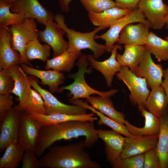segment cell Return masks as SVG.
I'll return each mask as SVG.
<instances>
[{
	"mask_svg": "<svg viewBox=\"0 0 168 168\" xmlns=\"http://www.w3.org/2000/svg\"><path fill=\"white\" fill-rule=\"evenodd\" d=\"M84 136L86 147H92L98 138L94 122L72 120L54 125L44 126L40 129L35 150L37 156L41 157L45 151L56 142Z\"/></svg>",
	"mask_w": 168,
	"mask_h": 168,
	"instance_id": "obj_1",
	"label": "cell"
},
{
	"mask_svg": "<svg viewBox=\"0 0 168 168\" xmlns=\"http://www.w3.org/2000/svg\"><path fill=\"white\" fill-rule=\"evenodd\" d=\"M84 141L63 146H54L39 160L40 168H100L85 150Z\"/></svg>",
	"mask_w": 168,
	"mask_h": 168,
	"instance_id": "obj_2",
	"label": "cell"
},
{
	"mask_svg": "<svg viewBox=\"0 0 168 168\" xmlns=\"http://www.w3.org/2000/svg\"><path fill=\"white\" fill-rule=\"evenodd\" d=\"M64 18L62 14L55 15L54 20L58 26L64 31L68 40L67 50L73 53H82L83 49H88L93 53L96 59H97L106 51L105 45L99 44L95 40L96 34L99 31L105 29L101 26H98L93 31L87 33H82L69 28L65 23Z\"/></svg>",
	"mask_w": 168,
	"mask_h": 168,
	"instance_id": "obj_3",
	"label": "cell"
},
{
	"mask_svg": "<svg viewBox=\"0 0 168 168\" xmlns=\"http://www.w3.org/2000/svg\"><path fill=\"white\" fill-rule=\"evenodd\" d=\"M89 65L86 55L82 54L76 64L78 68L77 72L67 76L68 77L74 79V82L69 85L60 87L58 92H61L64 90H69L70 91V94L72 95V96L68 100L82 98L86 99L91 95L95 94L102 96L110 97L116 93L118 91L116 89L100 91L95 90L87 84L85 80V73L91 74L92 72V67L87 68Z\"/></svg>",
	"mask_w": 168,
	"mask_h": 168,
	"instance_id": "obj_4",
	"label": "cell"
},
{
	"mask_svg": "<svg viewBox=\"0 0 168 168\" xmlns=\"http://www.w3.org/2000/svg\"><path fill=\"white\" fill-rule=\"evenodd\" d=\"M9 29L12 35V47L20 54L21 64L29 65L32 67L31 64L26 58L25 49L28 42L38 38L39 31L37 29L35 19L33 18H26L23 22L12 25Z\"/></svg>",
	"mask_w": 168,
	"mask_h": 168,
	"instance_id": "obj_5",
	"label": "cell"
},
{
	"mask_svg": "<svg viewBox=\"0 0 168 168\" xmlns=\"http://www.w3.org/2000/svg\"><path fill=\"white\" fill-rule=\"evenodd\" d=\"M116 75L129 90L130 94L129 98L131 104L145 107V103L150 92L147 87L146 79L136 76L127 66H121Z\"/></svg>",
	"mask_w": 168,
	"mask_h": 168,
	"instance_id": "obj_6",
	"label": "cell"
},
{
	"mask_svg": "<svg viewBox=\"0 0 168 168\" xmlns=\"http://www.w3.org/2000/svg\"><path fill=\"white\" fill-rule=\"evenodd\" d=\"M135 22L144 23L150 27V25L141 11L137 8L128 14L116 20L106 32L100 35H95V39H101L105 41V50L110 53L114 44L117 42L120 33L127 25Z\"/></svg>",
	"mask_w": 168,
	"mask_h": 168,
	"instance_id": "obj_7",
	"label": "cell"
},
{
	"mask_svg": "<svg viewBox=\"0 0 168 168\" xmlns=\"http://www.w3.org/2000/svg\"><path fill=\"white\" fill-rule=\"evenodd\" d=\"M28 78L31 86L40 94L43 99L46 107V115L56 114L80 115L86 114V108L79 105H70L62 103L51 92L42 88L35 79L31 77Z\"/></svg>",
	"mask_w": 168,
	"mask_h": 168,
	"instance_id": "obj_8",
	"label": "cell"
},
{
	"mask_svg": "<svg viewBox=\"0 0 168 168\" xmlns=\"http://www.w3.org/2000/svg\"><path fill=\"white\" fill-rule=\"evenodd\" d=\"M11 12L20 13L25 18H33L45 25L49 21L54 20L53 13L44 7L38 0H16L12 4Z\"/></svg>",
	"mask_w": 168,
	"mask_h": 168,
	"instance_id": "obj_9",
	"label": "cell"
},
{
	"mask_svg": "<svg viewBox=\"0 0 168 168\" xmlns=\"http://www.w3.org/2000/svg\"><path fill=\"white\" fill-rule=\"evenodd\" d=\"M137 8L149 23L150 28L158 30L165 26L168 5L163 0H140Z\"/></svg>",
	"mask_w": 168,
	"mask_h": 168,
	"instance_id": "obj_10",
	"label": "cell"
},
{
	"mask_svg": "<svg viewBox=\"0 0 168 168\" xmlns=\"http://www.w3.org/2000/svg\"><path fill=\"white\" fill-rule=\"evenodd\" d=\"M41 127L39 122L29 114L21 111L18 133V142L25 151L35 152L40 131Z\"/></svg>",
	"mask_w": 168,
	"mask_h": 168,
	"instance_id": "obj_11",
	"label": "cell"
},
{
	"mask_svg": "<svg viewBox=\"0 0 168 168\" xmlns=\"http://www.w3.org/2000/svg\"><path fill=\"white\" fill-rule=\"evenodd\" d=\"M21 111L16 106L5 114L0 122V152L13 141L18 140Z\"/></svg>",
	"mask_w": 168,
	"mask_h": 168,
	"instance_id": "obj_12",
	"label": "cell"
},
{
	"mask_svg": "<svg viewBox=\"0 0 168 168\" xmlns=\"http://www.w3.org/2000/svg\"><path fill=\"white\" fill-rule=\"evenodd\" d=\"M45 26L43 30L39 31L38 39L52 48L53 58L58 56L67 51L68 47V42L63 38L66 33L54 21H49Z\"/></svg>",
	"mask_w": 168,
	"mask_h": 168,
	"instance_id": "obj_13",
	"label": "cell"
},
{
	"mask_svg": "<svg viewBox=\"0 0 168 168\" xmlns=\"http://www.w3.org/2000/svg\"><path fill=\"white\" fill-rule=\"evenodd\" d=\"M151 54L146 47L143 57L134 73L138 77L145 78L152 89L161 85L164 69L161 64H156L153 62Z\"/></svg>",
	"mask_w": 168,
	"mask_h": 168,
	"instance_id": "obj_14",
	"label": "cell"
},
{
	"mask_svg": "<svg viewBox=\"0 0 168 168\" xmlns=\"http://www.w3.org/2000/svg\"><path fill=\"white\" fill-rule=\"evenodd\" d=\"M98 138L104 142L106 159L112 166L120 158L123 149L125 138L113 130L96 129Z\"/></svg>",
	"mask_w": 168,
	"mask_h": 168,
	"instance_id": "obj_15",
	"label": "cell"
},
{
	"mask_svg": "<svg viewBox=\"0 0 168 168\" xmlns=\"http://www.w3.org/2000/svg\"><path fill=\"white\" fill-rule=\"evenodd\" d=\"M159 134L125 137L123 149L120 158L122 159L144 154L156 147Z\"/></svg>",
	"mask_w": 168,
	"mask_h": 168,
	"instance_id": "obj_16",
	"label": "cell"
},
{
	"mask_svg": "<svg viewBox=\"0 0 168 168\" xmlns=\"http://www.w3.org/2000/svg\"><path fill=\"white\" fill-rule=\"evenodd\" d=\"M122 47L119 44H114L111 51V55L108 58L103 61H98L93 55L88 54L86 58L92 68L101 73L104 77L108 87H112L114 75L120 70L121 65L116 58L117 50H122Z\"/></svg>",
	"mask_w": 168,
	"mask_h": 168,
	"instance_id": "obj_17",
	"label": "cell"
},
{
	"mask_svg": "<svg viewBox=\"0 0 168 168\" xmlns=\"http://www.w3.org/2000/svg\"><path fill=\"white\" fill-rule=\"evenodd\" d=\"M12 33L8 27L0 29V70L21 64V57L11 44Z\"/></svg>",
	"mask_w": 168,
	"mask_h": 168,
	"instance_id": "obj_18",
	"label": "cell"
},
{
	"mask_svg": "<svg viewBox=\"0 0 168 168\" xmlns=\"http://www.w3.org/2000/svg\"><path fill=\"white\" fill-rule=\"evenodd\" d=\"M130 24L121 31L117 43L118 44H133L145 45L149 33L150 26L143 23Z\"/></svg>",
	"mask_w": 168,
	"mask_h": 168,
	"instance_id": "obj_19",
	"label": "cell"
},
{
	"mask_svg": "<svg viewBox=\"0 0 168 168\" xmlns=\"http://www.w3.org/2000/svg\"><path fill=\"white\" fill-rule=\"evenodd\" d=\"M21 67L26 74L35 76L41 80V84L48 86L50 91L58 92L59 86L64 83L65 77L62 72L55 70H42L37 69L24 64Z\"/></svg>",
	"mask_w": 168,
	"mask_h": 168,
	"instance_id": "obj_20",
	"label": "cell"
},
{
	"mask_svg": "<svg viewBox=\"0 0 168 168\" xmlns=\"http://www.w3.org/2000/svg\"><path fill=\"white\" fill-rule=\"evenodd\" d=\"M142 116L145 119L144 126L142 128L135 127L125 120L124 124L129 132L135 137L159 134L161 125L160 118L147 111L145 107L138 106Z\"/></svg>",
	"mask_w": 168,
	"mask_h": 168,
	"instance_id": "obj_21",
	"label": "cell"
},
{
	"mask_svg": "<svg viewBox=\"0 0 168 168\" xmlns=\"http://www.w3.org/2000/svg\"><path fill=\"white\" fill-rule=\"evenodd\" d=\"M95 114L93 112L89 114L80 115H70L64 114L46 115L32 113L29 114L37 120L42 127L44 126L54 125L72 120L94 122L98 119L97 117H95Z\"/></svg>",
	"mask_w": 168,
	"mask_h": 168,
	"instance_id": "obj_22",
	"label": "cell"
},
{
	"mask_svg": "<svg viewBox=\"0 0 168 168\" xmlns=\"http://www.w3.org/2000/svg\"><path fill=\"white\" fill-rule=\"evenodd\" d=\"M168 97L161 86L152 89L145 104L146 109L160 118L167 113Z\"/></svg>",
	"mask_w": 168,
	"mask_h": 168,
	"instance_id": "obj_23",
	"label": "cell"
},
{
	"mask_svg": "<svg viewBox=\"0 0 168 168\" xmlns=\"http://www.w3.org/2000/svg\"><path fill=\"white\" fill-rule=\"evenodd\" d=\"M124 53H117L116 58L121 66H127L135 73L144 55L145 45L126 44L124 46Z\"/></svg>",
	"mask_w": 168,
	"mask_h": 168,
	"instance_id": "obj_24",
	"label": "cell"
},
{
	"mask_svg": "<svg viewBox=\"0 0 168 168\" xmlns=\"http://www.w3.org/2000/svg\"><path fill=\"white\" fill-rule=\"evenodd\" d=\"M132 10L121 9L115 7L101 13L89 12L88 16L93 25L106 28H110L116 20L129 13Z\"/></svg>",
	"mask_w": 168,
	"mask_h": 168,
	"instance_id": "obj_25",
	"label": "cell"
},
{
	"mask_svg": "<svg viewBox=\"0 0 168 168\" xmlns=\"http://www.w3.org/2000/svg\"><path fill=\"white\" fill-rule=\"evenodd\" d=\"M7 71L14 82V87L11 93L18 96L19 102H22L26 98L31 86L28 77L18 65L11 66Z\"/></svg>",
	"mask_w": 168,
	"mask_h": 168,
	"instance_id": "obj_26",
	"label": "cell"
},
{
	"mask_svg": "<svg viewBox=\"0 0 168 168\" xmlns=\"http://www.w3.org/2000/svg\"><path fill=\"white\" fill-rule=\"evenodd\" d=\"M86 100L96 109L115 121L124 124L125 115L122 113L118 111L115 109L113 102L110 97L100 96H90L86 99Z\"/></svg>",
	"mask_w": 168,
	"mask_h": 168,
	"instance_id": "obj_27",
	"label": "cell"
},
{
	"mask_svg": "<svg viewBox=\"0 0 168 168\" xmlns=\"http://www.w3.org/2000/svg\"><path fill=\"white\" fill-rule=\"evenodd\" d=\"M68 100L70 103L74 105L81 106L96 114L100 118L97 122L98 125L105 124L110 128L112 130L124 135L126 137H136L129 132L124 124L120 123L110 117L106 116L101 112L96 110L92 106L88 105L87 102L83 101L79 99Z\"/></svg>",
	"mask_w": 168,
	"mask_h": 168,
	"instance_id": "obj_28",
	"label": "cell"
},
{
	"mask_svg": "<svg viewBox=\"0 0 168 168\" xmlns=\"http://www.w3.org/2000/svg\"><path fill=\"white\" fill-rule=\"evenodd\" d=\"M16 106L21 111L29 114L35 113L46 114L45 105L42 96L37 91L31 87L25 99L19 102Z\"/></svg>",
	"mask_w": 168,
	"mask_h": 168,
	"instance_id": "obj_29",
	"label": "cell"
},
{
	"mask_svg": "<svg viewBox=\"0 0 168 168\" xmlns=\"http://www.w3.org/2000/svg\"><path fill=\"white\" fill-rule=\"evenodd\" d=\"M160 118V128L156 149L160 161V168H168V114Z\"/></svg>",
	"mask_w": 168,
	"mask_h": 168,
	"instance_id": "obj_30",
	"label": "cell"
},
{
	"mask_svg": "<svg viewBox=\"0 0 168 168\" xmlns=\"http://www.w3.org/2000/svg\"><path fill=\"white\" fill-rule=\"evenodd\" d=\"M82 54L67 50L58 56L47 59L45 68L46 70L52 69L61 72H69L73 68L75 60Z\"/></svg>",
	"mask_w": 168,
	"mask_h": 168,
	"instance_id": "obj_31",
	"label": "cell"
},
{
	"mask_svg": "<svg viewBox=\"0 0 168 168\" xmlns=\"http://www.w3.org/2000/svg\"><path fill=\"white\" fill-rule=\"evenodd\" d=\"M25 150L18 140L13 141L5 149L0 158V168H16L22 161Z\"/></svg>",
	"mask_w": 168,
	"mask_h": 168,
	"instance_id": "obj_32",
	"label": "cell"
},
{
	"mask_svg": "<svg viewBox=\"0 0 168 168\" xmlns=\"http://www.w3.org/2000/svg\"><path fill=\"white\" fill-rule=\"evenodd\" d=\"M145 46L158 61L168 60V41L163 39L150 31Z\"/></svg>",
	"mask_w": 168,
	"mask_h": 168,
	"instance_id": "obj_33",
	"label": "cell"
},
{
	"mask_svg": "<svg viewBox=\"0 0 168 168\" xmlns=\"http://www.w3.org/2000/svg\"><path fill=\"white\" fill-rule=\"evenodd\" d=\"M51 47L46 43L42 44L38 38L28 42L25 49V55L29 61L35 59L46 62L50 54Z\"/></svg>",
	"mask_w": 168,
	"mask_h": 168,
	"instance_id": "obj_34",
	"label": "cell"
},
{
	"mask_svg": "<svg viewBox=\"0 0 168 168\" xmlns=\"http://www.w3.org/2000/svg\"><path fill=\"white\" fill-rule=\"evenodd\" d=\"M12 4L0 0V29L21 23L26 18L21 14L11 12L10 9Z\"/></svg>",
	"mask_w": 168,
	"mask_h": 168,
	"instance_id": "obj_35",
	"label": "cell"
},
{
	"mask_svg": "<svg viewBox=\"0 0 168 168\" xmlns=\"http://www.w3.org/2000/svg\"><path fill=\"white\" fill-rule=\"evenodd\" d=\"M88 12L99 13L110 8L116 7L115 2L112 0H80Z\"/></svg>",
	"mask_w": 168,
	"mask_h": 168,
	"instance_id": "obj_36",
	"label": "cell"
},
{
	"mask_svg": "<svg viewBox=\"0 0 168 168\" xmlns=\"http://www.w3.org/2000/svg\"><path fill=\"white\" fill-rule=\"evenodd\" d=\"M144 154L122 159L119 158L113 165V168H143Z\"/></svg>",
	"mask_w": 168,
	"mask_h": 168,
	"instance_id": "obj_37",
	"label": "cell"
},
{
	"mask_svg": "<svg viewBox=\"0 0 168 168\" xmlns=\"http://www.w3.org/2000/svg\"><path fill=\"white\" fill-rule=\"evenodd\" d=\"M14 86V82L7 70H0V94H9Z\"/></svg>",
	"mask_w": 168,
	"mask_h": 168,
	"instance_id": "obj_38",
	"label": "cell"
},
{
	"mask_svg": "<svg viewBox=\"0 0 168 168\" xmlns=\"http://www.w3.org/2000/svg\"><path fill=\"white\" fill-rule=\"evenodd\" d=\"M160 161L156 147L144 154L143 168H160Z\"/></svg>",
	"mask_w": 168,
	"mask_h": 168,
	"instance_id": "obj_39",
	"label": "cell"
},
{
	"mask_svg": "<svg viewBox=\"0 0 168 168\" xmlns=\"http://www.w3.org/2000/svg\"><path fill=\"white\" fill-rule=\"evenodd\" d=\"M37 157L35 152L25 151L21 161L22 168H40Z\"/></svg>",
	"mask_w": 168,
	"mask_h": 168,
	"instance_id": "obj_40",
	"label": "cell"
},
{
	"mask_svg": "<svg viewBox=\"0 0 168 168\" xmlns=\"http://www.w3.org/2000/svg\"><path fill=\"white\" fill-rule=\"evenodd\" d=\"M13 97L10 94H0V121L6 113L13 108Z\"/></svg>",
	"mask_w": 168,
	"mask_h": 168,
	"instance_id": "obj_41",
	"label": "cell"
},
{
	"mask_svg": "<svg viewBox=\"0 0 168 168\" xmlns=\"http://www.w3.org/2000/svg\"><path fill=\"white\" fill-rule=\"evenodd\" d=\"M116 7L121 9L133 10L137 8L140 0H115Z\"/></svg>",
	"mask_w": 168,
	"mask_h": 168,
	"instance_id": "obj_42",
	"label": "cell"
},
{
	"mask_svg": "<svg viewBox=\"0 0 168 168\" xmlns=\"http://www.w3.org/2000/svg\"><path fill=\"white\" fill-rule=\"evenodd\" d=\"M164 80L161 84V86L168 97V67L163 70V76Z\"/></svg>",
	"mask_w": 168,
	"mask_h": 168,
	"instance_id": "obj_43",
	"label": "cell"
},
{
	"mask_svg": "<svg viewBox=\"0 0 168 168\" xmlns=\"http://www.w3.org/2000/svg\"><path fill=\"white\" fill-rule=\"evenodd\" d=\"M72 0H58L59 5L62 11L68 12L70 11L69 4Z\"/></svg>",
	"mask_w": 168,
	"mask_h": 168,
	"instance_id": "obj_44",
	"label": "cell"
},
{
	"mask_svg": "<svg viewBox=\"0 0 168 168\" xmlns=\"http://www.w3.org/2000/svg\"><path fill=\"white\" fill-rule=\"evenodd\" d=\"M7 3L8 4H12L14 1L16 0H1Z\"/></svg>",
	"mask_w": 168,
	"mask_h": 168,
	"instance_id": "obj_45",
	"label": "cell"
},
{
	"mask_svg": "<svg viewBox=\"0 0 168 168\" xmlns=\"http://www.w3.org/2000/svg\"><path fill=\"white\" fill-rule=\"evenodd\" d=\"M166 22L165 27L166 29H168V14L166 18Z\"/></svg>",
	"mask_w": 168,
	"mask_h": 168,
	"instance_id": "obj_46",
	"label": "cell"
},
{
	"mask_svg": "<svg viewBox=\"0 0 168 168\" xmlns=\"http://www.w3.org/2000/svg\"><path fill=\"white\" fill-rule=\"evenodd\" d=\"M165 40L168 41V36H167L166 37Z\"/></svg>",
	"mask_w": 168,
	"mask_h": 168,
	"instance_id": "obj_47",
	"label": "cell"
},
{
	"mask_svg": "<svg viewBox=\"0 0 168 168\" xmlns=\"http://www.w3.org/2000/svg\"><path fill=\"white\" fill-rule=\"evenodd\" d=\"M167 113L168 114V109L167 110Z\"/></svg>",
	"mask_w": 168,
	"mask_h": 168,
	"instance_id": "obj_48",
	"label": "cell"
}]
</instances>
